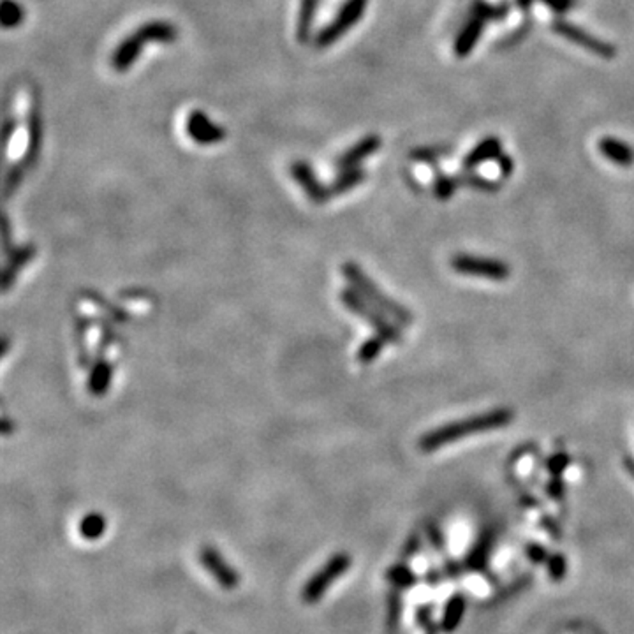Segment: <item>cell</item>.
<instances>
[{
    "label": "cell",
    "instance_id": "obj_1",
    "mask_svg": "<svg viewBox=\"0 0 634 634\" xmlns=\"http://www.w3.org/2000/svg\"><path fill=\"white\" fill-rule=\"evenodd\" d=\"M515 419V411L508 407H498L494 411L483 412V414L471 416V418L460 419V421L448 423L439 429L430 430L429 434L419 439V449L425 453H432L442 446L453 444L469 435L490 432V430H498L508 426Z\"/></svg>",
    "mask_w": 634,
    "mask_h": 634
},
{
    "label": "cell",
    "instance_id": "obj_2",
    "mask_svg": "<svg viewBox=\"0 0 634 634\" xmlns=\"http://www.w3.org/2000/svg\"><path fill=\"white\" fill-rule=\"evenodd\" d=\"M344 277L352 284V287L367 300V302L372 303L374 307L381 309L382 312L389 314L395 321H399L402 326H411L414 317H412L411 310L405 309L404 305H400L399 302H395L393 298H389L382 289H379L377 284L359 268L356 262H346L342 266Z\"/></svg>",
    "mask_w": 634,
    "mask_h": 634
},
{
    "label": "cell",
    "instance_id": "obj_3",
    "mask_svg": "<svg viewBox=\"0 0 634 634\" xmlns=\"http://www.w3.org/2000/svg\"><path fill=\"white\" fill-rule=\"evenodd\" d=\"M340 300H342L344 305H346L352 314L365 319V321L375 329L377 335L386 339V342L388 344L402 342V332H400L399 326L392 324V322L386 319L384 312H382L381 309H377V307H374L370 302H367L356 289L354 291H352V289H344V291L340 292Z\"/></svg>",
    "mask_w": 634,
    "mask_h": 634
},
{
    "label": "cell",
    "instance_id": "obj_4",
    "mask_svg": "<svg viewBox=\"0 0 634 634\" xmlns=\"http://www.w3.org/2000/svg\"><path fill=\"white\" fill-rule=\"evenodd\" d=\"M351 568V555L346 551H339V553L332 555L328 558L324 566L316 573L314 576H310V580L307 581L305 587L302 590L303 601L314 605V603L321 601L324 598L326 590L339 580L344 573H347V569Z\"/></svg>",
    "mask_w": 634,
    "mask_h": 634
},
{
    "label": "cell",
    "instance_id": "obj_5",
    "mask_svg": "<svg viewBox=\"0 0 634 634\" xmlns=\"http://www.w3.org/2000/svg\"><path fill=\"white\" fill-rule=\"evenodd\" d=\"M367 6H369V0H347L339 14L316 34V39H314L316 46L328 48L335 44L340 37L346 36L349 30L362 20Z\"/></svg>",
    "mask_w": 634,
    "mask_h": 634
},
{
    "label": "cell",
    "instance_id": "obj_6",
    "mask_svg": "<svg viewBox=\"0 0 634 634\" xmlns=\"http://www.w3.org/2000/svg\"><path fill=\"white\" fill-rule=\"evenodd\" d=\"M451 268L460 275L479 277L489 280H506L511 275V268L504 261L490 260V257H476L469 254H456L453 257Z\"/></svg>",
    "mask_w": 634,
    "mask_h": 634
},
{
    "label": "cell",
    "instance_id": "obj_7",
    "mask_svg": "<svg viewBox=\"0 0 634 634\" xmlns=\"http://www.w3.org/2000/svg\"><path fill=\"white\" fill-rule=\"evenodd\" d=\"M551 30H553L555 34H558V36L573 41V43L578 44V46L585 48L587 51H592V53H595L601 58L611 60L615 57V53H617V50H615L610 43L592 36V34H588L587 30L578 27L575 24H569V21L566 20H555L553 24H551Z\"/></svg>",
    "mask_w": 634,
    "mask_h": 634
},
{
    "label": "cell",
    "instance_id": "obj_8",
    "mask_svg": "<svg viewBox=\"0 0 634 634\" xmlns=\"http://www.w3.org/2000/svg\"><path fill=\"white\" fill-rule=\"evenodd\" d=\"M200 561L203 568L215 578V581L223 588L232 590L240 585L238 571L220 555V551L215 546H203L200 551Z\"/></svg>",
    "mask_w": 634,
    "mask_h": 634
},
{
    "label": "cell",
    "instance_id": "obj_9",
    "mask_svg": "<svg viewBox=\"0 0 634 634\" xmlns=\"http://www.w3.org/2000/svg\"><path fill=\"white\" fill-rule=\"evenodd\" d=\"M185 131L190 140L198 145H219L227 136V131L208 118L201 110L190 111L187 116Z\"/></svg>",
    "mask_w": 634,
    "mask_h": 634
},
{
    "label": "cell",
    "instance_id": "obj_10",
    "mask_svg": "<svg viewBox=\"0 0 634 634\" xmlns=\"http://www.w3.org/2000/svg\"><path fill=\"white\" fill-rule=\"evenodd\" d=\"M291 176L300 183L305 194L309 196V200L316 205H322L333 196L332 189L329 187H324L319 178L314 173L312 166L307 164L305 160H296V163L291 164Z\"/></svg>",
    "mask_w": 634,
    "mask_h": 634
},
{
    "label": "cell",
    "instance_id": "obj_11",
    "mask_svg": "<svg viewBox=\"0 0 634 634\" xmlns=\"http://www.w3.org/2000/svg\"><path fill=\"white\" fill-rule=\"evenodd\" d=\"M146 41L140 36V32H134L131 36L123 37L118 43V46L115 48V51L111 53V67L118 73H126L131 67L136 63V60L140 58L141 51L146 46Z\"/></svg>",
    "mask_w": 634,
    "mask_h": 634
},
{
    "label": "cell",
    "instance_id": "obj_12",
    "mask_svg": "<svg viewBox=\"0 0 634 634\" xmlns=\"http://www.w3.org/2000/svg\"><path fill=\"white\" fill-rule=\"evenodd\" d=\"M382 146L381 138L375 136V134H370V136L362 138L356 145H352L351 148H347L339 159L335 160V168L337 170L344 171V170H351V168H358L359 163L365 159H369L372 153L377 152L379 148Z\"/></svg>",
    "mask_w": 634,
    "mask_h": 634
},
{
    "label": "cell",
    "instance_id": "obj_13",
    "mask_svg": "<svg viewBox=\"0 0 634 634\" xmlns=\"http://www.w3.org/2000/svg\"><path fill=\"white\" fill-rule=\"evenodd\" d=\"M34 257H36V247H34L32 243L20 247V249H14L13 252H9V256H7L6 268H4V273H2L4 291H7V289L11 287V284H13V280L16 279V275L20 273V270L24 268L25 265H29Z\"/></svg>",
    "mask_w": 634,
    "mask_h": 634
},
{
    "label": "cell",
    "instance_id": "obj_14",
    "mask_svg": "<svg viewBox=\"0 0 634 634\" xmlns=\"http://www.w3.org/2000/svg\"><path fill=\"white\" fill-rule=\"evenodd\" d=\"M136 30L140 32V36L143 37L146 43L171 44L175 43L176 37H178V29H176L173 24L164 20L146 21V24L138 27Z\"/></svg>",
    "mask_w": 634,
    "mask_h": 634
},
{
    "label": "cell",
    "instance_id": "obj_15",
    "mask_svg": "<svg viewBox=\"0 0 634 634\" xmlns=\"http://www.w3.org/2000/svg\"><path fill=\"white\" fill-rule=\"evenodd\" d=\"M485 21H486L485 18L474 14V16L471 18V21L461 29V32L459 34L455 43V51L459 57L461 58L467 57V55L474 50L476 43H478V39L483 34V29H485Z\"/></svg>",
    "mask_w": 634,
    "mask_h": 634
},
{
    "label": "cell",
    "instance_id": "obj_16",
    "mask_svg": "<svg viewBox=\"0 0 634 634\" xmlns=\"http://www.w3.org/2000/svg\"><path fill=\"white\" fill-rule=\"evenodd\" d=\"M599 152L617 166L628 168L634 164V150L617 138H603L599 141Z\"/></svg>",
    "mask_w": 634,
    "mask_h": 634
},
{
    "label": "cell",
    "instance_id": "obj_17",
    "mask_svg": "<svg viewBox=\"0 0 634 634\" xmlns=\"http://www.w3.org/2000/svg\"><path fill=\"white\" fill-rule=\"evenodd\" d=\"M501 141H498V138H486V140H483L481 143L479 145H476L474 148L471 150V152L467 153V155H465V159H464V168L465 170H474V168H478L479 164H483V163H486V160H490V159H498V157H501Z\"/></svg>",
    "mask_w": 634,
    "mask_h": 634
},
{
    "label": "cell",
    "instance_id": "obj_18",
    "mask_svg": "<svg viewBox=\"0 0 634 634\" xmlns=\"http://www.w3.org/2000/svg\"><path fill=\"white\" fill-rule=\"evenodd\" d=\"M113 377V365L104 358H99L88 375V392L96 397H103L108 392Z\"/></svg>",
    "mask_w": 634,
    "mask_h": 634
},
{
    "label": "cell",
    "instance_id": "obj_19",
    "mask_svg": "<svg viewBox=\"0 0 634 634\" xmlns=\"http://www.w3.org/2000/svg\"><path fill=\"white\" fill-rule=\"evenodd\" d=\"M319 0H302L300 2V14L298 25H296V37L302 44L309 43L310 34H312V25L316 20Z\"/></svg>",
    "mask_w": 634,
    "mask_h": 634
},
{
    "label": "cell",
    "instance_id": "obj_20",
    "mask_svg": "<svg viewBox=\"0 0 634 634\" xmlns=\"http://www.w3.org/2000/svg\"><path fill=\"white\" fill-rule=\"evenodd\" d=\"M41 140H43V127H41L39 115L34 111L29 118V146H27V152H25L24 160L20 163V166L29 168L30 164L36 160L37 153H39V148H41Z\"/></svg>",
    "mask_w": 634,
    "mask_h": 634
},
{
    "label": "cell",
    "instance_id": "obj_21",
    "mask_svg": "<svg viewBox=\"0 0 634 634\" xmlns=\"http://www.w3.org/2000/svg\"><path fill=\"white\" fill-rule=\"evenodd\" d=\"M365 178L367 173L362 168H351V170H344L342 173L337 176L332 182V185H329V189H332V194H346L349 190L354 189V187H358Z\"/></svg>",
    "mask_w": 634,
    "mask_h": 634
},
{
    "label": "cell",
    "instance_id": "obj_22",
    "mask_svg": "<svg viewBox=\"0 0 634 634\" xmlns=\"http://www.w3.org/2000/svg\"><path fill=\"white\" fill-rule=\"evenodd\" d=\"M106 532V518L101 513H88L80 521V534L87 541H96Z\"/></svg>",
    "mask_w": 634,
    "mask_h": 634
},
{
    "label": "cell",
    "instance_id": "obj_23",
    "mask_svg": "<svg viewBox=\"0 0 634 634\" xmlns=\"http://www.w3.org/2000/svg\"><path fill=\"white\" fill-rule=\"evenodd\" d=\"M25 11L21 4L16 0H2V27L4 29H16L18 25L24 24Z\"/></svg>",
    "mask_w": 634,
    "mask_h": 634
},
{
    "label": "cell",
    "instance_id": "obj_24",
    "mask_svg": "<svg viewBox=\"0 0 634 634\" xmlns=\"http://www.w3.org/2000/svg\"><path fill=\"white\" fill-rule=\"evenodd\" d=\"M386 344L388 342H386V339H382L381 335L370 337V339L367 340V342H363L362 347H359L358 359L362 363H372L374 359L381 354Z\"/></svg>",
    "mask_w": 634,
    "mask_h": 634
},
{
    "label": "cell",
    "instance_id": "obj_25",
    "mask_svg": "<svg viewBox=\"0 0 634 634\" xmlns=\"http://www.w3.org/2000/svg\"><path fill=\"white\" fill-rule=\"evenodd\" d=\"M460 182H459V176H446L441 175L437 180H435V185H434V194L437 200H449V198L455 194V190L459 189Z\"/></svg>",
    "mask_w": 634,
    "mask_h": 634
},
{
    "label": "cell",
    "instance_id": "obj_26",
    "mask_svg": "<svg viewBox=\"0 0 634 634\" xmlns=\"http://www.w3.org/2000/svg\"><path fill=\"white\" fill-rule=\"evenodd\" d=\"M459 182L460 185H469L472 187V189L483 190V193H495V190H498V187H501L497 182H491V180H486L483 178V176L471 173V171H467L465 175H460Z\"/></svg>",
    "mask_w": 634,
    "mask_h": 634
},
{
    "label": "cell",
    "instance_id": "obj_27",
    "mask_svg": "<svg viewBox=\"0 0 634 634\" xmlns=\"http://www.w3.org/2000/svg\"><path fill=\"white\" fill-rule=\"evenodd\" d=\"M569 464H571V456L564 451H558L546 460L545 469L548 472H550L551 476H553V478H558V476H561L562 472L569 467Z\"/></svg>",
    "mask_w": 634,
    "mask_h": 634
},
{
    "label": "cell",
    "instance_id": "obj_28",
    "mask_svg": "<svg viewBox=\"0 0 634 634\" xmlns=\"http://www.w3.org/2000/svg\"><path fill=\"white\" fill-rule=\"evenodd\" d=\"M474 14L485 18V20H501L508 14V7L506 6H490L486 2H476L474 4Z\"/></svg>",
    "mask_w": 634,
    "mask_h": 634
},
{
    "label": "cell",
    "instance_id": "obj_29",
    "mask_svg": "<svg viewBox=\"0 0 634 634\" xmlns=\"http://www.w3.org/2000/svg\"><path fill=\"white\" fill-rule=\"evenodd\" d=\"M388 580L392 581L393 585H395V587H400V588H404V587H409V585H412V581H414V578H412V573L409 571L407 568H405V566H393L392 569H389L388 571Z\"/></svg>",
    "mask_w": 634,
    "mask_h": 634
},
{
    "label": "cell",
    "instance_id": "obj_30",
    "mask_svg": "<svg viewBox=\"0 0 634 634\" xmlns=\"http://www.w3.org/2000/svg\"><path fill=\"white\" fill-rule=\"evenodd\" d=\"M24 171H25V168L20 166V164H16V166H13L9 171H7L6 189H4V194H6V198H9L11 194H13L14 190H16V187L20 185L21 178H24Z\"/></svg>",
    "mask_w": 634,
    "mask_h": 634
},
{
    "label": "cell",
    "instance_id": "obj_31",
    "mask_svg": "<svg viewBox=\"0 0 634 634\" xmlns=\"http://www.w3.org/2000/svg\"><path fill=\"white\" fill-rule=\"evenodd\" d=\"M461 613H464V603L461 599H453V603H449L448 613H446V628L453 629L460 622Z\"/></svg>",
    "mask_w": 634,
    "mask_h": 634
},
{
    "label": "cell",
    "instance_id": "obj_32",
    "mask_svg": "<svg viewBox=\"0 0 634 634\" xmlns=\"http://www.w3.org/2000/svg\"><path fill=\"white\" fill-rule=\"evenodd\" d=\"M543 4H546L550 9H553L555 13H568L573 6H575V0H541Z\"/></svg>",
    "mask_w": 634,
    "mask_h": 634
},
{
    "label": "cell",
    "instance_id": "obj_33",
    "mask_svg": "<svg viewBox=\"0 0 634 634\" xmlns=\"http://www.w3.org/2000/svg\"><path fill=\"white\" fill-rule=\"evenodd\" d=\"M411 157L414 160H421V163H432V160L437 159V152L430 148H418L411 153Z\"/></svg>",
    "mask_w": 634,
    "mask_h": 634
},
{
    "label": "cell",
    "instance_id": "obj_34",
    "mask_svg": "<svg viewBox=\"0 0 634 634\" xmlns=\"http://www.w3.org/2000/svg\"><path fill=\"white\" fill-rule=\"evenodd\" d=\"M546 490H548V495H550V497L561 498L562 495H564V483H562L558 478H555L548 483Z\"/></svg>",
    "mask_w": 634,
    "mask_h": 634
},
{
    "label": "cell",
    "instance_id": "obj_35",
    "mask_svg": "<svg viewBox=\"0 0 634 634\" xmlns=\"http://www.w3.org/2000/svg\"><path fill=\"white\" fill-rule=\"evenodd\" d=\"M16 131V120L14 118H7L6 123H4V145H9L11 141V134Z\"/></svg>",
    "mask_w": 634,
    "mask_h": 634
},
{
    "label": "cell",
    "instance_id": "obj_36",
    "mask_svg": "<svg viewBox=\"0 0 634 634\" xmlns=\"http://www.w3.org/2000/svg\"><path fill=\"white\" fill-rule=\"evenodd\" d=\"M498 166H501L502 175H504V176L511 175V171H513L511 157H509V155H502V153H501V157H498Z\"/></svg>",
    "mask_w": 634,
    "mask_h": 634
},
{
    "label": "cell",
    "instance_id": "obj_37",
    "mask_svg": "<svg viewBox=\"0 0 634 634\" xmlns=\"http://www.w3.org/2000/svg\"><path fill=\"white\" fill-rule=\"evenodd\" d=\"M624 467H625V471L629 472V476H631V478L634 479V459H631V456H625Z\"/></svg>",
    "mask_w": 634,
    "mask_h": 634
},
{
    "label": "cell",
    "instance_id": "obj_38",
    "mask_svg": "<svg viewBox=\"0 0 634 634\" xmlns=\"http://www.w3.org/2000/svg\"><path fill=\"white\" fill-rule=\"evenodd\" d=\"M532 2H534V0H516V4H518L521 9H528Z\"/></svg>",
    "mask_w": 634,
    "mask_h": 634
},
{
    "label": "cell",
    "instance_id": "obj_39",
    "mask_svg": "<svg viewBox=\"0 0 634 634\" xmlns=\"http://www.w3.org/2000/svg\"><path fill=\"white\" fill-rule=\"evenodd\" d=\"M190 634H194V633H190Z\"/></svg>",
    "mask_w": 634,
    "mask_h": 634
}]
</instances>
